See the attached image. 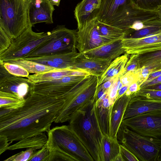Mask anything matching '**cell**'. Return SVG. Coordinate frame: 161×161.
<instances>
[{"label":"cell","mask_w":161,"mask_h":161,"mask_svg":"<svg viewBox=\"0 0 161 161\" xmlns=\"http://www.w3.org/2000/svg\"><path fill=\"white\" fill-rule=\"evenodd\" d=\"M21 107L9 110L0 108V135L10 143L50 130L64 105V98L30 93Z\"/></svg>","instance_id":"obj_1"},{"label":"cell","mask_w":161,"mask_h":161,"mask_svg":"<svg viewBox=\"0 0 161 161\" xmlns=\"http://www.w3.org/2000/svg\"><path fill=\"white\" fill-rule=\"evenodd\" d=\"M95 98L71 116L69 125L85 147L94 161H104L103 139L96 111Z\"/></svg>","instance_id":"obj_2"},{"label":"cell","mask_w":161,"mask_h":161,"mask_svg":"<svg viewBox=\"0 0 161 161\" xmlns=\"http://www.w3.org/2000/svg\"><path fill=\"white\" fill-rule=\"evenodd\" d=\"M139 11V9L134 7L131 0H101L99 7L91 18L121 29L126 36Z\"/></svg>","instance_id":"obj_3"},{"label":"cell","mask_w":161,"mask_h":161,"mask_svg":"<svg viewBox=\"0 0 161 161\" xmlns=\"http://www.w3.org/2000/svg\"><path fill=\"white\" fill-rule=\"evenodd\" d=\"M117 138L120 144L133 154L139 161H160L161 139L142 136L122 123Z\"/></svg>","instance_id":"obj_4"},{"label":"cell","mask_w":161,"mask_h":161,"mask_svg":"<svg viewBox=\"0 0 161 161\" xmlns=\"http://www.w3.org/2000/svg\"><path fill=\"white\" fill-rule=\"evenodd\" d=\"M30 0H0V28L12 41L23 33L30 24Z\"/></svg>","instance_id":"obj_5"},{"label":"cell","mask_w":161,"mask_h":161,"mask_svg":"<svg viewBox=\"0 0 161 161\" xmlns=\"http://www.w3.org/2000/svg\"><path fill=\"white\" fill-rule=\"evenodd\" d=\"M99 77L89 75L76 84L64 96V105L54 122L69 121L71 116L95 98Z\"/></svg>","instance_id":"obj_6"},{"label":"cell","mask_w":161,"mask_h":161,"mask_svg":"<svg viewBox=\"0 0 161 161\" xmlns=\"http://www.w3.org/2000/svg\"><path fill=\"white\" fill-rule=\"evenodd\" d=\"M47 133V144L50 150H55L62 152L76 161H94L69 125L55 127Z\"/></svg>","instance_id":"obj_7"},{"label":"cell","mask_w":161,"mask_h":161,"mask_svg":"<svg viewBox=\"0 0 161 161\" xmlns=\"http://www.w3.org/2000/svg\"><path fill=\"white\" fill-rule=\"evenodd\" d=\"M76 30L58 25L51 32V38L38 46L25 58L64 53L76 51Z\"/></svg>","instance_id":"obj_8"},{"label":"cell","mask_w":161,"mask_h":161,"mask_svg":"<svg viewBox=\"0 0 161 161\" xmlns=\"http://www.w3.org/2000/svg\"><path fill=\"white\" fill-rule=\"evenodd\" d=\"M30 24L20 36L12 41L9 48L0 54V61L7 62L23 59L35 48L50 39L51 31L37 33L33 31Z\"/></svg>","instance_id":"obj_9"},{"label":"cell","mask_w":161,"mask_h":161,"mask_svg":"<svg viewBox=\"0 0 161 161\" xmlns=\"http://www.w3.org/2000/svg\"><path fill=\"white\" fill-rule=\"evenodd\" d=\"M121 123L142 136L161 139V109L124 119Z\"/></svg>","instance_id":"obj_10"},{"label":"cell","mask_w":161,"mask_h":161,"mask_svg":"<svg viewBox=\"0 0 161 161\" xmlns=\"http://www.w3.org/2000/svg\"><path fill=\"white\" fill-rule=\"evenodd\" d=\"M86 76H68L52 81L31 84L30 93L54 98H64L76 84Z\"/></svg>","instance_id":"obj_11"},{"label":"cell","mask_w":161,"mask_h":161,"mask_svg":"<svg viewBox=\"0 0 161 161\" xmlns=\"http://www.w3.org/2000/svg\"><path fill=\"white\" fill-rule=\"evenodd\" d=\"M96 20V18H92L78 29L76 48L79 52L83 53L114 41L104 38L100 35L97 28Z\"/></svg>","instance_id":"obj_12"},{"label":"cell","mask_w":161,"mask_h":161,"mask_svg":"<svg viewBox=\"0 0 161 161\" xmlns=\"http://www.w3.org/2000/svg\"><path fill=\"white\" fill-rule=\"evenodd\" d=\"M31 83L27 78L14 75L0 63V91L14 94L21 98L29 94Z\"/></svg>","instance_id":"obj_13"},{"label":"cell","mask_w":161,"mask_h":161,"mask_svg":"<svg viewBox=\"0 0 161 161\" xmlns=\"http://www.w3.org/2000/svg\"><path fill=\"white\" fill-rule=\"evenodd\" d=\"M121 42L125 52L128 55L161 50V32L140 38L125 37L122 39Z\"/></svg>","instance_id":"obj_14"},{"label":"cell","mask_w":161,"mask_h":161,"mask_svg":"<svg viewBox=\"0 0 161 161\" xmlns=\"http://www.w3.org/2000/svg\"><path fill=\"white\" fill-rule=\"evenodd\" d=\"M54 10L50 0H30L28 8L30 24L33 26L36 24L42 22L53 23Z\"/></svg>","instance_id":"obj_15"},{"label":"cell","mask_w":161,"mask_h":161,"mask_svg":"<svg viewBox=\"0 0 161 161\" xmlns=\"http://www.w3.org/2000/svg\"><path fill=\"white\" fill-rule=\"evenodd\" d=\"M161 109V100L148 99L132 93L123 120L145 113Z\"/></svg>","instance_id":"obj_16"},{"label":"cell","mask_w":161,"mask_h":161,"mask_svg":"<svg viewBox=\"0 0 161 161\" xmlns=\"http://www.w3.org/2000/svg\"><path fill=\"white\" fill-rule=\"evenodd\" d=\"M112 60L88 58L82 53L76 58L72 69L84 70L90 74L100 76L110 65Z\"/></svg>","instance_id":"obj_17"},{"label":"cell","mask_w":161,"mask_h":161,"mask_svg":"<svg viewBox=\"0 0 161 161\" xmlns=\"http://www.w3.org/2000/svg\"><path fill=\"white\" fill-rule=\"evenodd\" d=\"M122 39L114 41L82 54L87 57L113 61L125 52L122 47Z\"/></svg>","instance_id":"obj_18"},{"label":"cell","mask_w":161,"mask_h":161,"mask_svg":"<svg viewBox=\"0 0 161 161\" xmlns=\"http://www.w3.org/2000/svg\"><path fill=\"white\" fill-rule=\"evenodd\" d=\"M125 93L114 103L111 114L110 128L109 136L117 138V135L123 120L128 104L132 97Z\"/></svg>","instance_id":"obj_19"},{"label":"cell","mask_w":161,"mask_h":161,"mask_svg":"<svg viewBox=\"0 0 161 161\" xmlns=\"http://www.w3.org/2000/svg\"><path fill=\"white\" fill-rule=\"evenodd\" d=\"M84 70L69 69H60L39 74L29 75L26 78L31 84L52 81L65 77L72 75H90Z\"/></svg>","instance_id":"obj_20"},{"label":"cell","mask_w":161,"mask_h":161,"mask_svg":"<svg viewBox=\"0 0 161 161\" xmlns=\"http://www.w3.org/2000/svg\"><path fill=\"white\" fill-rule=\"evenodd\" d=\"M101 0H82L78 3L74 11L78 29L81 27L86 21L92 19V15L98 8Z\"/></svg>","instance_id":"obj_21"},{"label":"cell","mask_w":161,"mask_h":161,"mask_svg":"<svg viewBox=\"0 0 161 161\" xmlns=\"http://www.w3.org/2000/svg\"><path fill=\"white\" fill-rule=\"evenodd\" d=\"M128 55L125 53L112 61L104 73L99 77L97 87L111 79L120 77L122 75L128 59Z\"/></svg>","instance_id":"obj_22"},{"label":"cell","mask_w":161,"mask_h":161,"mask_svg":"<svg viewBox=\"0 0 161 161\" xmlns=\"http://www.w3.org/2000/svg\"><path fill=\"white\" fill-rule=\"evenodd\" d=\"M133 55L137 62L139 69L146 68L151 73L161 70V50Z\"/></svg>","instance_id":"obj_23"},{"label":"cell","mask_w":161,"mask_h":161,"mask_svg":"<svg viewBox=\"0 0 161 161\" xmlns=\"http://www.w3.org/2000/svg\"><path fill=\"white\" fill-rule=\"evenodd\" d=\"M48 137L45 133L21 139L8 147V150H15L22 148H35L37 149L42 147L47 143Z\"/></svg>","instance_id":"obj_24"},{"label":"cell","mask_w":161,"mask_h":161,"mask_svg":"<svg viewBox=\"0 0 161 161\" xmlns=\"http://www.w3.org/2000/svg\"><path fill=\"white\" fill-rule=\"evenodd\" d=\"M103 150L104 161H116L120 155V144L117 138L104 135Z\"/></svg>","instance_id":"obj_25"},{"label":"cell","mask_w":161,"mask_h":161,"mask_svg":"<svg viewBox=\"0 0 161 161\" xmlns=\"http://www.w3.org/2000/svg\"><path fill=\"white\" fill-rule=\"evenodd\" d=\"M96 111L99 125L104 135H109L111 114L113 106H104L101 100L96 101Z\"/></svg>","instance_id":"obj_26"},{"label":"cell","mask_w":161,"mask_h":161,"mask_svg":"<svg viewBox=\"0 0 161 161\" xmlns=\"http://www.w3.org/2000/svg\"><path fill=\"white\" fill-rule=\"evenodd\" d=\"M81 53L76 51L67 53L42 56L58 64L60 69H72L76 58Z\"/></svg>","instance_id":"obj_27"},{"label":"cell","mask_w":161,"mask_h":161,"mask_svg":"<svg viewBox=\"0 0 161 161\" xmlns=\"http://www.w3.org/2000/svg\"><path fill=\"white\" fill-rule=\"evenodd\" d=\"M96 24L100 34L104 38L115 41L122 39L126 36L124 32L119 28L101 22L97 19Z\"/></svg>","instance_id":"obj_28"},{"label":"cell","mask_w":161,"mask_h":161,"mask_svg":"<svg viewBox=\"0 0 161 161\" xmlns=\"http://www.w3.org/2000/svg\"><path fill=\"white\" fill-rule=\"evenodd\" d=\"M25 98H21L11 93L0 91V108L9 110L18 109L22 107Z\"/></svg>","instance_id":"obj_29"},{"label":"cell","mask_w":161,"mask_h":161,"mask_svg":"<svg viewBox=\"0 0 161 161\" xmlns=\"http://www.w3.org/2000/svg\"><path fill=\"white\" fill-rule=\"evenodd\" d=\"M7 62L20 65L25 68L29 73L36 74H41L60 69L24 59L14 60Z\"/></svg>","instance_id":"obj_30"},{"label":"cell","mask_w":161,"mask_h":161,"mask_svg":"<svg viewBox=\"0 0 161 161\" xmlns=\"http://www.w3.org/2000/svg\"><path fill=\"white\" fill-rule=\"evenodd\" d=\"M161 32V20L153 25L134 31L126 37L140 38L151 36Z\"/></svg>","instance_id":"obj_31"},{"label":"cell","mask_w":161,"mask_h":161,"mask_svg":"<svg viewBox=\"0 0 161 161\" xmlns=\"http://www.w3.org/2000/svg\"><path fill=\"white\" fill-rule=\"evenodd\" d=\"M136 8L145 10L158 11L161 7V0H131Z\"/></svg>","instance_id":"obj_32"},{"label":"cell","mask_w":161,"mask_h":161,"mask_svg":"<svg viewBox=\"0 0 161 161\" xmlns=\"http://www.w3.org/2000/svg\"><path fill=\"white\" fill-rule=\"evenodd\" d=\"M5 68L11 74L15 76L26 77L29 73L21 65L7 62H3Z\"/></svg>","instance_id":"obj_33"},{"label":"cell","mask_w":161,"mask_h":161,"mask_svg":"<svg viewBox=\"0 0 161 161\" xmlns=\"http://www.w3.org/2000/svg\"><path fill=\"white\" fill-rule=\"evenodd\" d=\"M37 150L35 148H27L7 159L5 161H29V159Z\"/></svg>","instance_id":"obj_34"},{"label":"cell","mask_w":161,"mask_h":161,"mask_svg":"<svg viewBox=\"0 0 161 161\" xmlns=\"http://www.w3.org/2000/svg\"><path fill=\"white\" fill-rule=\"evenodd\" d=\"M136 95L146 98L161 100V90L141 88L136 92Z\"/></svg>","instance_id":"obj_35"},{"label":"cell","mask_w":161,"mask_h":161,"mask_svg":"<svg viewBox=\"0 0 161 161\" xmlns=\"http://www.w3.org/2000/svg\"><path fill=\"white\" fill-rule=\"evenodd\" d=\"M76 161L73 157L60 151L51 150L47 159V161Z\"/></svg>","instance_id":"obj_36"},{"label":"cell","mask_w":161,"mask_h":161,"mask_svg":"<svg viewBox=\"0 0 161 161\" xmlns=\"http://www.w3.org/2000/svg\"><path fill=\"white\" fill-rule=\"evenodd\" d=\"M120 79L123 86H130L132 83L139 81V69L135 71L128 72L122 75L120 77Z\"/></svg>","instance_id":"obj_37"},{"label":"cell","mask_w":161,"mask_h":161,"mask_svg":"<svg viewBox=\"0 0 161 161\" xmlns=\"http://www.w3.org/2000/svg\"><path fill=\"white\" fill-rule=\"evenodd\" d=\"M50 153V150L47 143L40 150L36 151L29 161H47Z\"/></svg>","instance_id":"obj_38"},{"label":"cell","mask_w":161,"mask_h":161,"mask_svg":"<svg viewBox=\"0 0 161 161\" xmlns=\"http://www.w3.org/2000/svg\"><path fill=\"white\" fill-rule=\"evenodd\" d=\"M12 40L4 31L0 28V54L10 47Z\"/></svg>","instance_id":"obj_39"},{"label":"cell","mask_w":161,"mask_h":161,"mask_svg":"<svg viewBox=\"0 0 161 161\" xmlns=\"http://www.w3.org/2000/svg\"><path fill=\"white\" fill-rule=\"evenodd\" d=\"M24 59L35 62L46 66L61 69L58 64L52 60L45 58L43 56L26 57Z\"/></svg>","instance_id":"obj_40"},{"label":"cell","mask_w":161,"mask_h":161,"mask_svg":"<svg viewBox=\"0 0 161 161\" xmlns=\"http://www.w3.org/2000/svg\"><path fill=\"white\" fill-rule=\"evenodd\" d=\"M139 69L137 62L133 54H131L126 64L123 74L132 71H136Z\"/></svg>","instance_id":"obj_41"},{"label":"cell","mask_w":161,"mask_h":161,"mask_svg":"<svg viewBox=\"0 0 161 161\" xmlns=\"http://www.w3.org/2000/svg\"><path fill=\"white\" fill-rule=\"evenodd\" d=\"M120 81L119 77L112 85L108 90V95L111 105H113L116 99L118 91V85Z\"/></svg>","instance_id":"obj_42"},{"label":"cell","mask_w":161,"mask_h":161,"mask_svg":"<svg viewBox=\"0 0 161 161\" xmlns=\"http://www.w3.org/2000/svg\"><path fill=\"white\" fill-rule=\"evenodd\" d=\"M120 153L124 161H139L130 151L120 144Z\"/></svg>","instance_id":"obj_43"},{"label":"cell","mask_w":161,"mask_h":161,"mask_svg":"<svg viewBox=\"0 0 161 161\" xmlns=\"http://www.w3.org/2000/svg\"><path fill=\"white\" fill-rule=\"evenodd\" d=\"M7 137L3 135H0V155L8 150L10 144Z\"/></svg>","instance_id":"obj_44"},{"label":"cell","mask_w":161,"mask_h":161,"mask_svg":"<svg viewBox=\"0 0 161 161\" xmlns=\"http://www.w3.org/2000/svg\"><path fill=\"white\" fill-rule=\"evenodd\" d=\"M117 77L111 79L104 82L100 86L103 89L108 91L109 89L112 85L119 78Z\"/></svg>","instance_id":"obj_45"},{"label":"cell","mask_w":161,"mask_h":161,"mask_svg":"<svg viewBox=\"0 0 161 161\" xmlns=\"http://www.w3.org/2000/svg\"><path fill=\"white\" fill-rule=\"evenodd\" d=\"M161 83V75L150 81L143 84H142L140 88H143Z\"/></svg>","instance_id":"obj_46"},{"label":"cell","mask_w":161,"mask_h":161,"mask_svg":"<svg viewBox=\"0 0 161 161\" xmlns=\"http://www.w3.org/2000/svg\"><path fill=\"white\" fill-rule=\"evenodd\" d=\"M160 75H161V70L152 72L150 74L146 80L142 84L146 83L158 77Z\"/></svg>","instance_id":"obj_47"},{"label":"cell","mask_w":161,"mask_h":161,"mask_svg":"<svg viewBox=\"0 0 161 161\" xmlns=\"http://www.w3.org/2000/svg\"><path fill=\"white\" fill-rule=\"evenodd\" d=\"M140 86L137 82H135L130 85L128 90L132 93L136 92L139 90Z\"/></svg>","instance_id":"obj_48"},{"label":"cell","mask_w":161,"mask_h":161,"mask_svg":"<svg viewBox=\"0 0 161 161\" xmlns=\"http://www.w3.org/2000/svg\"><path fill=\"white\" fill-rule=\"evenodd\" d=\"M129 86H123L118 91L116 99L119 98L125 93Z\"/></svg>","instance_id":"obj_49"},{"label":"cell","mask_w":161,"mask_h":161,"mask_svg":"<svg viewBox=\"0 0 161 161\" xmlns=\"http://www.w3.org/2000/svg\"><path fill=\"white\" fill-rule=\"evenodd\" d=\"M144 89H155L161 90V83L155 85L147 87L145 88H143Z\"/></svg>","instance_id":"obj_50"},{"label":"cell","mask_w":161,"mask_h":161,"mask_svg":"<svg viewBox=\"0 0 161 161\" xmlns=\"http://www.w3.org/2000/svg\"><path fill=\"white\" fill-rule=\"evenodd\" d=\"M50 2L53 5L58 6L60 4V0H50Z\"/></svg>","instance_id":"obj_51"},{"label":"cell","mask_w":161,"mask_h":161,"mask_svg":"<svg viewBox=\"0 0 161 161\" xmlns=\"http://www.w3.org/2000/svg\"><path fill=\"white\" fill-rule=\"evenodd\" d=\"M158 18L161 19V7H160L158 9Z\"/></svg>","instance_id":"obj_52"},{"label":"cell","mask_w":161,"mask_h":161,"mask_svg":"<svg viewBox=\"0 0 161 161\" xmlns=\"http://www.w3.org/2000/svg\"><path fill=\"white\" fill-rule=\"evenodd\" d=\"M160 161H161V159H160Z\"/></svg>","instance_id":"obj_53"}]
</instances>
